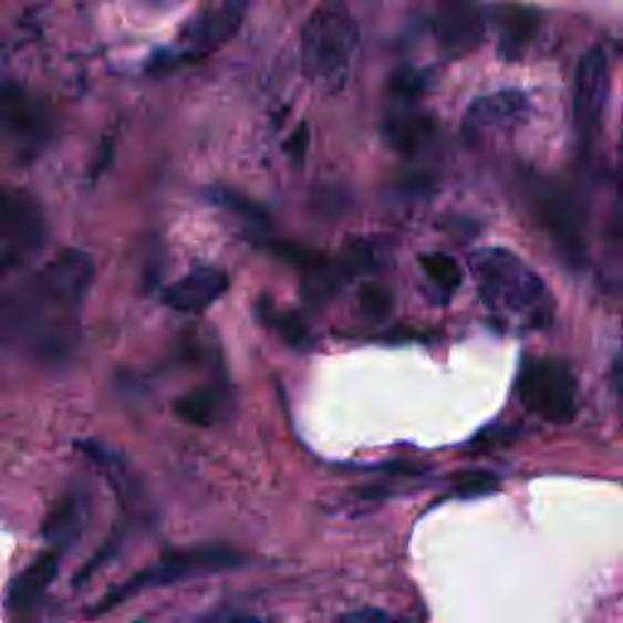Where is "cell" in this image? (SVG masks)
Segmentation results:
<instances>
[{"mask_svg":"<svg viewBox=\"0 0 623 623\" xmlns=\"http://www.w3.org/2000/svg\"><path fill=\"white\" fill-rule=\"evenodd\" d=\"M215 200H217L219 205H222V207H227V210L237 212V215L247 217V219H263V215H261L259 210H256V207H251L247 200H241L239 195L229 193V190H219Z\"/></svg>","mask_w":623,"mask_h":623,"instance_id":"obj_21","label":"cell"},{"mask_svg":"<svg viewBox=\"0 0 623 623\" xmlns=\"http://www.w3.org/2000/svg\"><path fill=\"white\" fill-rule=\"evenodd\" d=\"M207 623H266V621L256 619V616H243V614H217L212 619H207Z\"/></svg>","mask_w":623,"mask_h":623,"instance_id":"obj_24","label":"cell"},{"mask_svg":"<svg viewBox=\"0 0 623 623\" xmlns=\"http://www.w3.org/2000/svg\"><path fill=\"white\" fill-rule=\"evenodd\" d=\"M247 563V555L239 551H231L225 546H193V548H170L162 558L152 563L149 568L139 570L137 575H132L115 590H110L101 602L95 604L93 614L113 612L120 604H125L132 596L142 592L170 588L176 582H186L195 578L215 575V572L225 570H239Z\"/></svg>","mask_w":623,"mask_h":623,"instance_id":"obj_3","label":"cell"},{"mask_svg":"<svg viewBox=\"0 0 623 623\" xmlns=\"http://www.w3.org/2000/svg\"><path fill=\"white\" fill-rule=\"evenodd\" d=\"M521 405L548 424H568L575 417L578 383L563 361L531 359L517 381Z\"/></svg>","mask_w":623,"mask_h":623,"instance_id":"obj_5","label":"cell"},{"mask_svg":"<svg viewBox=\"0 0 623 623\" xmlns=\"http://www.w3.org/2000/svg\"><path fill=\"white\" fill-rule=\"evenodd\" d=\"M422 271L426 273V278L444 292V295H450L456 292L463 283V268L460 263L448 253H424L422 256Z\"/></svg>","mask_w":623,"mask_h":623,"instance_id":"obj_18","label":"cell"},{"mask_svg":"<svg viewBox=\"0 0 623 623\" xmlns=\"http://www.w3.org/2000/svg\"><path fill=\"white\" fill-rule=\"evenodd\" d=\"M541 24V12L533 8H505L499 15L497 54L505 61H519L529 52Z\"/></svg>","mask_w":623,"mask_h":623,"instance_id":"obj_14","label":"cell"},{"mask_svg":"<svg viewBox=\"0 0 623 623\" xmlns=\"http://www.w3.org/2000/svg\"><path fill=\"white\" fill-rule=\"evenodd\" d=\"M0 129L12 144L30 152L46 142L49 117L40 105L32 103V97L10 89L0 93Z\"/></svg>","mask_w":623,"mask_h":623,"instance_id":"obj_12","label":"cell"},{"mask_svg":"<svg viewBox=\"0 0 623 623\" xmlns=\"http://www.w3.org/2000/svg\"><path fill=\"white\" fill-rule=\"evenodd\" d=\"M497 475L492 473H482V470H470V473H460L456 478V495L458 497H480L487 492H497Z\"/></svg>","mask_w":623,"mask_h":623,"instance_id":"obj_20","label":"cell"},{"mask_svg":"<svg viewBox=\"0 0 623 623\" xmlns=\"http://www.w3.org/2000/svg\"><path fill=\"white\" fill-rule=\"evenodd\" d=\"M44 215L28 193L0 190V278L44 247Z\"/></svg>","mask_w":623,"mask_h":623,"instance_id":"obj_7","label":"cell"},{"mask_svg":"<svg viewBox=\"0 0 623 623\" xmlns=\"http://www.w3.org/2000/svg\"><path fill=\"white\" fill-rule=\"evenodd\" d=\"M470 263L478 295L492 324L502 332H539L551 326L553 292L517 253L492 247L475 253Z\"/></svg>","mask_w":623,"mask_h":623,"instance_id":"obj_2","label":"cell"},{"mask_svg":"<svg viewBox=\"0 0 623 623\" xmlns=\"http://www.w3.org/2000/svg\"><path fill=\"white\" fill-rule=\"evenodd\" d=\"M341 623H412V621L390 616L387 612H381V609H361V612H351L341 616Z\"/></svg>","mask_w":623,"mask_h":623,"instance_id":"obj_22","label":"cell"},{"mask_svg":"<svg viewBox=\"0 0 623 623\" xmlns=\"http://www.w3.org/2000/svg\"><path fill=\"white\" fill-rule=\"evenodd\" d=\"M527 110H529V97L521 91H497L478 97V101L468 107L466 125L470 129L511 125V122H517L527 115Z\"/></svg>","mask_w":623,"mask_h":623,"instance_id":"obj_15","label":"cell"},{"mask_svg":"<svg viewBox=\"0 0 623 623\" xmlns=\"http://www.w3.org/2000/svg\"><path fill=\"white\" fill-rule=\"evenodd\" d=\"M414 103H402L395 113L385 120V137L397 152H419L432 134V122L412 107Z\"/></svg>","mask_w":623,"mask_h":623,"instance_id":"obj_16","label":"cell"},{"mask_svg":"<svg viewBox=\"0 0 623 623\" xmlns=\"http://www.w3.org/2000/svg\"><path fill=\"white\" fill-rule=\"evenodd\" d=\"M531 205L563 261L572 268L584 266L588 261V239H584V215L580 203L560 186L536 180L531 183Z\"/></svg>","mask_w":623,"mask_h":623,"instance_id":"obj_6","label":"cell"},{"mask_svg":"<svg viewBox=\"0 0 623 623\" xmlns=\"http://www.w3.org/2000/svg\"><path fill=\"white\" fill-rule=\"evenodd\" d=\"M359 302H361V312L365 316H371V320H383V316H387L390 310H393V295H390V290L375 283L361 288Z\"/></svg>","mask_w":623,"mask_h":623,"instance_id":"obj_19","label":"cell"},{"mask_svg":"<svg viewBox=\"0 0 623 623\" xmlns=\"http://www.w3.org/2000/svg\"><path fill=\"white\" fill-rule=\"evenodd\" d=\"M91 280V256L61 251L0 304V339L49 361L66 359Z\"/></svg>","mask_w":623,"mask_h":623,"instance_id":"obj_1","label":"cell"},{"mask_svg":"<svg viewBox=\"0 0 623 623\" xmlns=\"http://www.w3.org/2000/svg\"><path fill=\"white\" fill-rule=\"evenodd\" d=\"M308 139H310V129L302 125V127L285 142V154L290 156V162H295V164L302 162L304 152H308Z\"/></svg>","mask_w":623,"mask_h":623,"instance_id":"obj_23","label":"cell"},{"mask_svg":"<svg viewBox=\"0 0 623 623\" xmlns=\"http://www.w3.org/2000/svg\"><path fill=\"white\" fill-rule=\"evenodd\" d=\"M609 89H612L609 56L602 46H594L580 59L575 95H572V115H575V127L582 137H590L600 127L609 103Z\"/></svg>","mask_w":623,"mask_h":623,"instance_id":"obj_8","label":"cell"},{"mask_svg":"<svg viewBox=\"0 0 623 623\" xmlns=\"http://www.w3.org/2000/svg\"><path fill=\"white\" fill-rule=\"evenodd\" d=\"M621 176H623V129H621Z\"/></svg>","mask_w":623,"mask_h":623,"instance_id":"obj_26","label":"cell"},{"mask_svg":"<svg viewBox=\"0 0 623 623\" xmlns=\"http://www.w3.org/2000/svg\"><path fill=\"white\" fill-rule=\"evenodd\" d=\"M61 558L64 555L52 551V548H46V551L37 555L28 568L20 570L18 575L10 580L6 594L8 614H12L15 619H30L40 612L49 588H52L59 575Z\"/></svg>","mask_w":623,"mask_h":623,"instance_id":"obj_9","label":"cell"},{"mask_svg":"<svg viewBox=\"0 0 623 623\" xmlns=\"http://www.w3.org/2000/svg\"><path fill=\"white\" fill-rule=\"evenodd\" d=\"M222 412V397L212 390H195V393L180 397L176 402V414L193 426H212Z\"/></svg>","mask_w":623,"mask_h":623,"instance_id":"obj_17","label":"cell"},{"mask_svg":"<svg viewBox=\"0 0 623 623\" xmlns=\"http://www.w3.org/2000/svg\"><path fill=\"white\" fill-rule=\"evenodd\" d=\"M434 34L438 46L448 56H466L480 46L485 37V20L478 8L466 0H446L436 12Z\"/></svg>","mask_w":623,"mask_h":623,"instance_id":"obj_11","label":"cell"},{"mask_svg":"<svg viewBox=\"0 0 623 623\" xmlns=\"http://www.w3.org/2000/svg\"><path fill=\"white\" fill-rule=\"evenodd\" d=\"M91 521V492L83 485H71L52 505L44 521L46 548L66 555Z\"/></svg>","mask_w":623,"mask_h":623,"instance_id":"obj_10","label":"cell"},{"mask_svg":"<svg viewBox=\"0 0 623 623\" xmlns=\"http://www.w3.org/2000/svg\"><path fill=\"white\" fill-rule=\"evenodd\" d=\"M227 290V273L215 266H200L164 292V302L176 312H203Z\"/></svg>","mask_w":623,"mask_h":623,"instance_id":"obj_13","label":"cell"},{"mask_svg":"<svg viewBox=\"0 0 623 623\" xmlns=\"http://www.w3.org/2000/svg\"><path fill=\"white\" fill-rule=\"evenodd\" d=\"M616 393L621 397V407H623V346H621V356L616 361Z\"/></svg>","mask_w":623,"mask_h":623,"instance_id":"obj_25","label":"cell"},{"mask_svg":"<svg viewBox=\"0 0 623 623\" xmlns=\"http://www.w3.org/2000/svg\"><path fill=\"white\" fill-rule=\"evenodd\" d=\"M359 49V24L344 3L316 8L300 34V61L310 79L344 83Z\"/></svg>","mask_w":623,"mask_h":623,"instance_id":"obj_4","label":"cell"}]
</instances>
